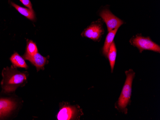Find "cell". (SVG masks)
<instances>
[{"mask_svg": "<svg viewBox=\"0 0 160 120\" xmlns=\"http://www.w3.org/2000/svg\"><path fill=\"white\" fill-rule=\"evenodd\" d=\"M2 75V90L6 93L13 92L18 88L22 86L28 78L26 73L18 71L13 66L3 69Z\"/></svg>", "mask_w": 160, "mask_h": 120, "instance_id": "6da1fadb", "label": "cell"}, {"mask_svg": "<svg viewBox=\"0 0 160 120\" xmlns=\"http://www.w3.org/2000/svg\"><path fill=\"white\" fill-rule=\"evenodd\" d=\"M104 33V30L102 27L101 23L96 22L92 23L89 26L86 28L82 35L84 37L97 41L101 38Z\"/></svg>", "mask_w": 160, "mask_h": 120, "instance_id": "8992f818", "label": "cell"}, {"mask_svg": "<svg viewBox=\"0 0 160 120\" xmlns=\"http://www.w3.org/2000/svg\"><path fill=\"white\" fill-rule=\"evenodd\" d=\"M118 29V28H116V29L110 31L107 35L103 48V53L105 56H108L109 49L114 41V37H115V35L117 32Z\"/></svg>", "mask_w": 160, "mask_h": 120, "instance_id": "9c48e42d", "label": "cell"}, {"mask_svg": "<svg viewBox=\"0 0 160 120\" xmlns=\"http://www.w3.org/2000/svg\"><path fill=\"white\" fill-rule=\"evenodd\" d=\"M10 60L14 67L25 68V69L28 68V66L26 64L25 60L18 53H15L14 54H13V55L11 56Z\"/></svg>", "mask_w": 160, "mask_h": 120, "instance_id": "7c38bea8", "label": "cell"}, {"mask_svg": "<svg viewBox=\"0 0 160 120\" xmlns=\"http://www.w3.org/2000/svg\"><path fill=\"white\" fill-rule=\"evenodd\" d=\"M100 16L107 25L108 32L116 28H118L123 24V21L114 16L108 9L102 11L100 13Z\"/></svg>", "mask_w": 160, "mask_h": 120, "instance_id": "5b68a950", "label": "cell"}, {"mask_svg": "<svg viewBox=\"0 0 160 120\" xmlns=\"http://www.w3.org/2000/svg\"><path fill=\"white\" fill-rule=\"evenodd\" d=\"M17 103L9 98L0 99V117L8 114L16 109Z\"/></svg>", "mask_w": 160, "mask_h": 120, "instance_id": "52a82bcc", "label": "cell"}, {"mask_svg": "<svg viewBox=\"0 0 160 120\" xmlns=\"http://www.w3.org/2000/svg\"><path fill=\"white\" fill-rule=\"evenodd\" d=\"M82 111L78 105L65 104L61 107L57 118L59 120H75L81 115Z\"/></svg>", "mask_w": 160, "mask_h": 120, "instance_id": "277c9868", "label": "cell"}, {"mask_svg": "<svg viewBox=\"0 0 160 120\" xmlns=\"http://www.w3.org/2000/svg\"><path fill=\"white\" fill-rule=\"evenodd\" d=\"M29 61H30L37 68L38 71L42 69L43 70L45 65L47 64L48 62L47 60V58L42 56L38 52L33 55Z\"/></svg>", "mask_w": 160, "mask_h": 120, "instance_id": "ba28073f", "label": "cell"}, {"mask_svg": "<svg viewBox=\"0 0 160 120\" xmlns=\"http://www.w3.org/2000/svg\"><path fill=\"white\" fill-rule=\"evenodd\" d=\"M11 4L13 7H14L18 10L19 13L21 15L25 16L29 19L31 20H34L35 19V15L33 9L26 8L22 7L19 5H17L13 2H11Z\"/></svg>", "mask_w": 160, "mask_h": 120, "instance_id": "30bf717a", "label": "cell"}, {"mask_svg": "<svg viewBox=\"0 0 160 120\" xmlns=\"http://www.w3.org/2000/svg\"><path fill=\"white\" fill-rule=\"evenodd\" d=\"M125 73L127 76L126 80L117 103L118 108L122 110L126 109L128 105L130 103V97L132 95V84L135 74L132 70L126 71Z\"/></svg>", "mask_w": 160, "mask_h": 120, "instance_id": "7a4b0ae2", "label": "cell"}, {"mask_svg": "<svg viewBox=\"0 0 160 120\" xmlns=\"http://www.w3.org/2000/svg\"><path fill=\"white\" fill-rule=\"evenodd\" d=\"M21 2L29 9H32V5L30 0H20Z\"/></svg>", "mask_w": 160, "mask_h": 120, "instance_id": "5bb4252c", "label": "cell"}, {"mask_svg": "<svg viewBox=\"0 0 160 120\" xmlns=\"http://www.w3.org/2000/svg\"><path fill=\"white\" fill-rule=\"evenodd\" d=\"M116 56H117V49H116L115 43L113 42L109 49L108 54V58L110 62L112 72L113 71L114 66H115Z\"/></svg>", "mask_w": 160, "mask_h": 120, "instance_id": "4fadbf2b", "label": "cell"}, {"mask_svg": "<svg viewBox=\"0 0 160 120\" xmlns=\"http://www.w3.org/2000/svg\"><path fill=\"white\" fill-rule=\"evenodd\" d=\"M38 52L37 47L36 44L33 41L30 40L28 42L27 46L26 53L24 55V58L26 60H29L31 59L33 55Z\"/></svg>", "mask_w": 160, "mask_h": 120, "instance_id": "8fae6325", "label": "cell"}, {"mask_svg": "<svg viewBox=\"0 0 160 120\" xmlns=\"http://www.w3.org/2000/svg\"><path fill=\"white\" fill-rule=\"evenodd\" d=\"M130 42L132 45L137 47L140 52L148 50L160 53V46L152 41L149 37H145L140 35H137L132 38Z\"/></svg>", "mask_w": 160, "mask_h": 120, "instance_id": "3957f363", "label": "cell"}]
</instances>
